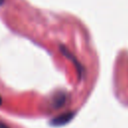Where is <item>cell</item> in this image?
I'll return each instance as SVG.
<instances>
[{
    "label": "cell",
    "mask_w": 128,
    "mask_h": 128,
    "mask_svg": "<svg viewBox=\"0 0 128 128\" xmlns=\"http://www.w3.org/2000/svg\"><path fill=\"white\" fill-rule=\"evenodd\" d=\"M53 100H54V104H53V107H54V108H59V107L63 106V104L65 103V100H66L65 94H63V93L57 94Z\"/></svg>",
    "instance_id": "cell-2"
},
{
    "label": "cell",
    "mask_w": 128,
    "mask_h": 128,
    "mask_svg": "<svg viewBox=\"0 0 128 128\" xmlns=\"http://www.w3.org/2000/svg\"><path fill=\"white\" fill-rule=\"evenodd\" d=\"M0 128H9L7 125H5L3 122H0Z\"/></svg>",
    "instance_id": "cell-3"
},
{
    "label": "cell",
    "mask_w": 128,
    "mask_h": 128,
    "mask_svg": "<svg viewBox=\"0 0 128 128\" xmlns=\"http://www.w3.org/2000/svg\"><path fill=\"white\" fill-rule=\"evenodd\" d=\"M73 117V113L72 112H67V113H64L58 117H55L54 119L51 120V124L54 125V126H60V125H64L66 123H68L70 121V119Z\"/></svg>",
    "instance_id": "cell-1"
},
{
    "label": "cell",
    "mask_w": 128,
    "mask_h": 128,
    "mask_svg": "<svg viewBox=\"0 0 128 128\" xmlns=\"http://www.w3.org/2000/svg\"><path fill=\"white\" fill-rule=\"evenodd\" d=\"M1 103H2V100H1V97H0V105H1Z\"/></svg>",
    "instance_id": "cell-5"
},
{
    "label": "cell",
    "mask_w": 128,
    "mask_h": 128,
    "mask_svg": "<svg viewBox=\"0 0 128 128\" xmlns=\"http://www.w3.org/2000/svg\"><path fill=\"white\" fill-rule=\"evenodd\" d=\"M4 1H5V0H0V6H1V5L4 3Z\"/></svg>",
    "instance_id": "cell-4"
}]
</instances>
